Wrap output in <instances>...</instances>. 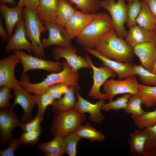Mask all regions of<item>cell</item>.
I'll return each instance as SVG.
<instances>
[{
  "mask_svg": "<svg viewBox=\"0 0 156 156\" xmlns=\"http://www.w3.org/2000/svg\"><path fill=\"white\" fill-rule=\"evenodd\" d=\"M54 113L50 131L54 136L65 137L74 133L86 119L85 114L79 112L74 108Z\"/></svg>",
  "mask_w": 156,
  "mask_h": 156,
  "instance_id": "4",
  "label": "cell"
},
{
  "mask_svg": "<svg viewBox=\"0 0 156 156\" xmlns=\"http://www.w3.org/2000/svg\"><path fill=\"white\" fill-rule=\"evenodd\" d=\"M12 88L7 86H0V108L11 107L10 104L11 98V92Z\"/></svg>",
  "mask_w": 156,
  "mask_h": 156,
  "instance_id": "42",
  "label": "cell"
},
{
  "mask_svg": "<svg viewBox=\"0 0 156 156\" xmlns=\"http://www.w3.org/2000/svg\"><path fill=\"white\" fill-rule=\"evenodd\" d=\"M77 50L73 46L68 48L60 47L55 48L52 50L53 58L58 60L64 58L71 68L75 71H77L82 68L91 69L90 65L85 58L77 54Z\"/></svg>",
  "mask_w": 156,
  "mask_h": 156,
  "instance_id": "14",
  "label": "cell"
},
{
  "mask_svg": "<svg viewBox=\"0 0 156 156\" xmlns=\"http://www.w3.org/2000/svg\"><path fill=\"white\" fill-rule=\"evenodd\" d=\"M27 36L25 20L22 18L17 24L13 34L9 38L5 48V51L25 50L31 53L32 52V44Z\"/></svg>",
  "mask_w": 156,
  "mask_h": 156,
  "instance_id": "15",
  "label": "cell"
},
{
  "mask_svg": "<svg viewBox=\"0 0 156 156\" xmlns=\"http://www.w3.org/2000/svg\"><path fill=\"white\" fill-rule=\"evenodd\" d=\"M12 88L14 91L15 97L11 108L14 109L15 106L19 105L24 112L21 121L23 123L27 122L32 119V112L36 104L32 95L24 89L17 80L13 84Z\"/></svg>",
  "mask_w": 156,
  "mask_h": 156,
  "instance_id": "10",
  "label": "cell"
},
{
  "mask_svg": "<svg viewBox=\"0 0 156 156\" xmlns=\"http://www.w3.org/2000/svg\"><path fill=\"white\" fill-rule=\"evenodd\" d=\"M79 89L80 87L70 86L63 97L54 101L52 105V111H64L74 108L76 102L75 93Z\"/></svg>",
  "mask_w": 156,
  "mask_h": 156,
  "instance_id": "25",
  "label": "cell"
},
{
  "mask_svg": "<svg viewBox=\"0 0 156 156\" xmlns=\"http://www.w3.org/2000/svg\"><path fill=\"white\" fill-rule=\"evenodd\" d=\"M84 58L90 65L93 72V84L89 91V96L94 99L106 100L105 93L100 91V88L108 78L115 77L116 74L105 66L100 67L95 66L88 55H85Z\"/></svg>",
  "mask_w": 156,
  "mask_h": 156,
  "instance_id": "9",
  "label": "cell"
},
{
  "mask_svg": "<svg viewBox=\"0 0 156 156\" xmlns=\"http://www.w3.org/2000/svg\"><path fill=\"white\" fill-rule=\"evenodd\" d=\"M33 98L38 106L37 113L44 116L47 107L52 105L55 99L46 91L43 93L32 95Z\"/></svg>",
  "mask_w": 156,
  "mask_h": 156,
  "instance_id": "33",
  "label": "cell"
},
{
  "mask_svg": "<svg viewBox=\"0 0 156 156\" xmlns=\"http://www.w3.org/2000/svg\"><path fill=\"white\" fill-rule=\"evenodd\" d=\"M42 23L49 32L47 38H44L42 41L44 49L53 45H58L63 48L73 46L71 43L72 39L65 28L55 23L45 22Z\"/></svg>",
  "mask_w": 156,
  "mask_h": 156,
  "instance_id": "12",
  "label": "cell"
},
{
  "mask_svg": "<svg viewBox=\"0 0 156 156\" xmlns=\"http://www.w3.org/2000/svg\"><path fill=\"white\" fill-rule=\"evenodd\" d=\"M138 94L142 104L146 108L152 107L156 105V86L146 85L139 83Z\"/></svg>",
  "mask_w": 156,
  "mask_h": 156,
  "instance_id": "28",
  "label": "cell"
},
{
  "mask_svg": "<svg viewBox=\"0 0 156 156\" xmlns=\"http://www.w3.org/2000/svg\"><path fill=\"white\" fill-rule=\"evenodd\" d=\"M0 36L4 41H6L9 38L7 31H6L3 26L2 18L0 19Z\"/></svg>",
  "mask_w": 156,
  "mask_h": 156,
  "instance_id": "46",
  "label": "cell"
},
{
  "mask_svg": "<svg viewBox=\"0 0 156 156\" xmlns=\"http://www.w3.org/2000/svg\"><path fill=\"white\" fill-rule=\"evenodd\" d=\"M125 0L127 1L129 3L134 1H137V0Z\"/></svg>",
  "mask_w": 156,
  "mask_h": 156,
  "instance_id": "52",
  "label": "cell"
},
{
  "mask_svg": "<svg viewBox=\"0 0 156 156\" xmlns=\"http://www.w3.org/2000/svg\"><path fill=\"white\" fill-rule=\"evenodd\" d=\"M96 13L86 14L80 11L76 10L65 27L72 39L77 37L87 25L94 18Z\"/></svg>",
  "mask_w": 156,
  "mask_h": 156,
  "instance_id": "19",
  "label": "cell"
},
{
  "mask_svg": "<svg viewBox=\"0 0 156 156\" xmlns=\"http://www.w3.org/2000/svg\"><path fill=\"white\" fill-rule=\"evenodd\" d=\"M8 145L6 148L0 150V156H14L15 151L21 146L19 138H13Z\"/></svg>",
  "mask_w": 156,
  "mask_h": 156,
  "instance_id": "43",
  "label": "cell"
},
{
  "mask_svg": "<svg viewBox=\"0 0 156 156\" xmlns=\"http://www.w3.org/2000/svg\"><path fill=\"white\" fill-rule=\"evenodd\" d=\"M77 98L74 108L78 111L83 114L88 113L90 121L100 123L104 119V117L101 113L103 105L105 103V100L100 99L95 103H92L86 100L76 91Z\"/></svg>",
  "mask_w": 156,
  "mask_h": 156,
  "instance_id": "16",
  "label": "cell"
},
{
  "mask_svg": "<svg viewBox=\"0 0 156 156\" xmlns=\"http://www.w3.org/2000/svg\"><path fill=\"white\" fill-rule=\"evenodd\" d=\"M20 62L18 57L13 54L0 60V86H7L12 88L17 80L15 75V67Z\"/></svg>",
  "mask_w": 156,
  "mask_h": 156,
  "instance_id": "17",
  "label": "cell"
},
{
  "mask_svg": "<svg viewBox=\"0 0 156 156\" xmlns=\"http://www.w3.org/2000/svg\"><path fill=\"white\" fill-rule=\"evenodd\" d=\"M24 9L23 7L17 5L14 7L10 8L4 3H1L0 11L5 20L9 38L12 36L17 24L22 19Z\"/></svg>",
  "mask_w": 156,
  "mask_h": 156,
  "instance_id": "20",
  "label": "cell"
},
{
  "mask_svg": "<svg viewBox=\"0 0 156 156\" xmlns=\"http://www.w3.org/2000/svg\"><path fill=\"white\" fill-rule=\"evenodd\" d=\"M156 19V0H144Z\"/></svg>",
  "mask_w": 156,
  "mask_h": 156,
  "instance_id": "45",
  "label": "cell"
},
{
  "mask_svg": "<svg viewBox=\"0 0 156 156\" xmlns=\"http://www.w3.org/2000/svg\"><path fill=\"white\" fill-rule=\"evenodd\" d=\"M122 38L118 36L113 28L100 39L94 49L109 58L130 62L133 58V49Z\"/></svg>",
  "mask_w": 156,
  "mask_h": 156,
  "instance_id": "2",
  "label": "cell"
},
{
  "mask_svg": "<svg viewBox=\"0 0 156 156\" xmlns=\"http://www.w3.org/2000/svg\"><path fill=\"white\" fill-rule=\"evenodd\" d=\"M42 131H24L18 138L21 146H28L35 144L38 142Z\"/></svg>",
  "mask_w": 156,
  "mask_h": 156,
  "instance_id": "38",
  "label": "cell"
},
{
  "mask_svg": "<svg viewBox=\"0 0 156 156\" xmlns=\"http://www.w3.org/2000/svg\"><path fill=\"white\" fill-rule=\"evenodd\" d=\"M151 72L156 74V59L154 63Z\"/></svg>",
  "mask_w": 156,
  "mask_h": 156,
  "instance_id": "49",
  "label": "cell"
},
{
  "mask_svg": "<svg viewBox=\"0 0 156 156\" xmlns=\"http://www.w3.org/2000/svg\"><path fill=\"white\" fill-rule=\"evenodd\" d=\"M81 139L75 133L64 137L65 153L69 156H76L77 145Z\"/></svg>",
  "mask_w": 156,
  "mask_h": 156,
  "instance_id": "37",
  "label": "cell"
},
{
  "mask_svg": "<svg viewBox=\"0 0 156 156\" xmlns=\"http://www.w3.org/2000/svg\"><path fill=\"white\" fill-rule=\"evenodd\" d=\"M74 4L76 8L85 13L94 14L100 9L99 0H66Z\"/></svg>",
  "mask_w": 156,
  "mask_h": 156,
  "instance_id": "31",
  "label": "cell"
},
{
  "mask_svg": "<svg viewBox=\"0 0 156 156\" xmlns=\"http://www.w3.org/2000/svg\"><path fill=\"white\" fill-rule=\"evenodd\" d=\"M138 129H143L156 125V109L151 112H146L140 117L133 119Z\"/></svg>",
  "mask_w": 156,
  "mask_h": 156,
  "instance_id": "35",
  "label": "cell"
},
{
  "mask_svg": "<svg viewBox=\"0 0 156 156\" xmlns=\"http://www.w3.org/2000/svg\"><path fill=\"white\" fill-rule=\"evenodd\" d=\"M144 156H156V150L145 151Z\"/></svg>",
  "mask_w": 156,
  "mask_h": 156,
  "instance_id": "47",
  "label": "cell"
},
{
  "mask_svg": "<svg viewBox=\"0 0 156 156\" xmlns=\"http://www.w3.org/2000/svg\"><path fill=\"white\" fill-rule=\"evenodd\" d=\"M38 147L46 156H61L65 153L64 137L55 135L51 141L42 143Z\"/></svg>",
  "mask_w": 156,
  "mask_h": 156,
  "instance_id": "23",
  "label": "cell"
},
{
  "mask_svg": "<svg viewBox=\"0 0 156 156\" xmlns=\"http://www.w3.org/2000/svg\"><path fill=\"white\" fill-rule=\"evenodd\" d=\"M144 129L147 136L145 145V151L156 150V125Z\"/></svg>",
  "mask_w": 156,
  "mask_h": 156,
  "instance_id": "40",
  "label": "cell"
},
{
  "mask_svg": "<svg viewBox=\"0 0 156 156\" xmlns=\"http://www.w3.org/2000/svg\"><path fill=\"white\" fill-rule=\"evenodd\" d=\"M83 49L100 60L104 66L115 72L119 79H122L136 76L134 72L133 65L130 62L117 61L108 58L95 49L83 48Z\"/></svg>",
  "mask_w": 156,
  "mask_h": 156,
  "instance_id": "13",
  "label": "cell"
},
{
  "mask_svg": "<svg viewBox=\"0 0 156 156\" xmlns=\"http://www.w3.org/2000/svg\"><path fill=\"white\" fill-rule=\"evenodd\" d=\"M134 53L139 58L141 65L151 72L156 59V41L154 39L135 46Z\"/></svg>",
  "mask_w": 156,
  "mask_h": 156,
  "instance_id": "18",
  "label": "cell"
},
{
  "mask_svg": "<svg viewBox=\"0 0 156 156\" xmlns=\"http://www.w3.org/2000/svg\"><path fill=\"white\" fill-rule=\"evenodd\" d=\"M142 2L137 0L126 5L127 21L126 23L130 27L136 24V20L141 11Z\"/></svg>",
  "mask_w": 156,
  "mask_h": 156,
  "instance_id": "34",
  "label": "cell"
},
{
  "mask_svg": "<svg viewBox=\"0 0 156 156\" xmlns=\"http://www.w3.org/2000/svg\"><path fill=\"white\" fill-rule=\"evenodd\" d=\"M74 133L81 139H88L91 141L101 142L105 138L101 132L96 130L88 122L85 125H81Z\"/></svg>",
  "mask_w": 156,
  "mask_h": 156,
  "instance_id": "29",
  "label": "cell"
},
{
  "mask_svg": "<svg viewBox=\"0 0 156 156\" xmlns=\"http://www.w3.org/2000/svg\"><path fill=\"white\" fill-rule=\"evenodd\" d=\"M132 95L129 94H124L114 100H112L103 105L101 109L105 111L113 110L118 111L124 109L127 105L129 100Z\"/></svg>",
  "mask_w": 156,
  "mask_h": 156,
  "instance_id": "36",
  "label": "cell"
},
{
  "mask_svg": "<svg viewBox=\"0 0 156 156\" xmlns=\"http://www.w3.org/2000/svg\"><path fill=\"white\" fill-rule=\"evenodd\" d=\"M76 10L66 0H59L55 11V23L65 28Z\"/></svg>",
  "mask_w": 156,
  "mask_h": 156,
  "instance_id": "26",
  "label": "cell"
},
{
  "mask_svg": "<svg viewBox=\"0 0 156 156\" xmlns=\"http://www.w3.org/2000/svg\"><path fill=\"white\" fill-rule=\"evenodd\" d=\"M39 0H24L25 8L36 10L38 7Z\"/></svg>",
  "mask_w": 156,
  "mask_h": 156,
  "instance_id": "44",
  "label": "cell"
},
{
  "mask_svg": "<svg viewBox=\"0 0 156 156\" xmlns=\"http://www.w3.org/2000/svg\"><path fill=\"white\" fill-rule=\"evenodd\" d=\"M17 5L20 7L24 6V0H19Z\"/></svg>",
  "mask_w": 156,
  "mask_h": 156,
  "instance_id": "50",
  "label": "cell"
},
{
  "mask_svg": "<svg viewBox=\"0 0 156 156\" xmlns=\"http://www.w3.org/2000/svg\"><path fill=\"white\" fill-rule=\"evenodd\" d=\"M125 40L133 48L137 45L150 41L154 38L153 31L144 28L137 24L129 27Z\"/></svg>",
  "mask_w": 156,
  "mask_h": 156,
  "instance_id": "21",
  "label": "cell"
},
{
  "mask_svg": "<svg viewBox=\"0 0 156 156\" xmlns=\"http://www.w3.org/2000/svg\"><path fill=\"white\" fill-rule=\"evenodd\" d=\"M136 24L147 29L153 31L156 27V19L144 1L140 12L136 20Z\"/></svg>",
  "mask_w": 156,
  "mask_h": 156,
  "instance_id": "27",
  "label": "cell"
},
{
  "mask_svg": "<svg viewBox=\"0 0 156 156\" xmlns=\"http://www.w3.org/2000/svg\"><path fill=\"white\" fill-rule=\"evenodd\" d=\"M142 104L141 100L138 94L132 95L124 109V112L130 114L133 119L138 118L146 112L142 109Z\"/></svg>",
  "mask_w": 156,
  "mask_h": 156,
  "instance_id": "30",
  "label": "cell"
},
{
  "mask_svg": "<svg viewBox=\"0 0 156 156\" xmlns=\"http://www.w3.org/2000/svg\"><path fill=\"white\" fill-rule=\"evenodd\" d=\"M69 86L64 83H58L50 87L46 91L55 99H59L67 91Z\"/></svg>",
  "mask_w": 156,
  "mask_h": 156,
  "instance_id": "41",
  "label": "cell"
},
{
  "mask_svg": "<svg viewBox=\"0 0 156 156\" xmlns=\"http://www.w3.org/2000/svg\"><path fill=\"white\" fill-rule=\"evenodd\" d=\"M146 139V135L144 129H135L131 133L127 140L131 154L135 156H143Z\"/></svg>",
  "mask_w": 156,
  "mask_h": 156,
  "instance_id": "22",
  "label": "cell"
},
{
  "mask_svg": "<svg viewBox=\"0 0 156 156\" xmlns=\"http://www.w3.org/2000/svg\"><path fill=\"white\" fill-rule=\"evenodd\" d=\"M23 14L26 30L31 41L32 52L37 57L42 59L45 54L40 37L42 33L47 31V29L38 17L36 10L25 8Z\"/></svg>",
  "mask_w": 156,
  "mask_h": 156,
  "instance_id": "5",
  "label": "cell"
},
{
  "mask_svg": "<svg viewBox=\"0 0 156 156\" xmlns=\"http://www.w3.org/2000/svg\"><path fill=\"white\" fill-rule=\"evenodd\" d=\"M62 70L57 73H52L47 75L42 81L36 83L29 81V76L25 74L21 76L20 84L29 93L39 94L46 92L51 86L63 83L69 86L79 87L78 84L79 75L73 70L66 60L62 62Z\"/></svg>",
  "mask_w": 156,
  "mask_h": 156,
  "instance_id": "1",
  "label": "cell"
},
{
  "mask_svg": "<svg viewBox=\"0 0 156 156\" xmlns=\"http://www.w3.org/2000/svg\"><path fill=\"white\" fill-rule=\"evenodd\" d=\"M139 84L135 76L119 80H107L103 85L106 100L112 101L116 96L120 94H137Z\"/></svg>",
  "mask_w": 156,
  "mask_h": 156,
  "instance_id": "7",
  "label": "cell"
},
{
  "mask_svg": "<svg viewBox=\"0 0 156 156\" xmlns=\"http://www.w3.org/2000/svg\"><path fill=\"white\" fill-rule=\"evenodd\" d=\"M59 0H39L36 11L42 22L55 23V11Z\"/></svg>",
  "mask_w": 156,
  "mask_h": 156,
  "instance_id": "24",
  "label": "cell"
},
{
  "mask_svg": "<svg viewBox=\"0 0 156 156\" xmlns=\"http://www.w3.org/2000/svg\"><path fill=\"white\" fill-rule=\"evenodd\" d=\"M21 121L19 120L13 109L10 108H0V142L1 145H8L13 138V130L20 127Z\"/></svg>",
  "mask_w": 156,
  "mask_h": 156,
  "instance_id": "11",
  "label": "cell"
},
{
  "mask_svg": "<svg viewBox=\"0 0 156 156\" xmlns=\"http://www.w3.org/2000/svg\"><path fill=\"white\" fill-rule=\"evenodd\" d=\"M125 0H103L100 1L99 5L106 10L110 14L113 27L117 35L125 37L127 31L125 27L126 23L127 16Z\"/></svg>",
  "mask_w": 156,
  "mask_h": 156,
  "instance_id": "6",
  "label": "cell"
},
{
  "mask_svg": "<svg viewBox=\"0 0 156 156\" xmlns=\"http://www.w3.org/2000/svg\"><path fill=\"white\" fill-rule=\"evenodd\" d=\"M133 69L136 75H138L143 84L156 86V74L148 70L142 65H133Z\"/></svg>",
  "mask_w": 156,
  "mask_h": 156,
  "instance_id": "32",
  "label": "cell"
},
{
  "mask_svg": "<svg viewBox=\"0 0 156 156\" xmlns=\"http://www.w3.org/2000/svg\"><path fill=\"white\" fill-rule=\"evenodd\" d=\"M13 54L18 57L20 62L22 64L23 69L21 76L26 74L28 71L32 70H42L57 73L62 69V63L59 62L43 60L25 53L21 50L13 51Z\"/></svg>",
  "mask_w": 156,
  "mask_h": 156,
  "instance_id": "8",
  "label": "cell"
},
{
  "mask_svg": "<svg viewBox=\"0 0 156 156\" xmlns=\"http://www.w3.org/2000/svg\"><path fill=\"white\" fill-rule=\"evenodd\" d=\"M113 28L112 19L109 15L105 12L96 13L94 18L77 38V42L83 48L94 49L100 39Z\"/></svg>",
  "mask_w": 156,
  "mask_h": 156,
  "instance_id": "3",
  "label": "cell"
},
{
  "mask_svg": "<svg viewBox=\"0 0 156 156\" xmlns=\"http://www.w3.org/2000/svg\"><path fill=\"white\" fill-rule=\"evenodd\" d=\"M153 32L154 34V39L156 41V27Z\"/></svg>",
  "mask_w": 156,
  "mask_h": 156,
  "instance_id": "51",
  "label": "cell"
},
{
  "mask_svg": "<svg viewBox=\"0 0 156 156\" xmlns=\"http://www.w3.org/2000/svg\"><path fill=\"white\" fill-rule=\"evenodd\" d=\"M1 3H7L11 6H14L16 4V2L14 0H0Z\"/></svg>",
  "mask_w": 156,
  "mask_h": 156,
  "instance_id": "48",
  "label": "cell"
},
{
  "mask_svg": "<svg viewBox=\"0 0 156 156\" xmlns=\"http://www.w3.org/2000/svg\"><path fill=\"white\" fill-rule=\"evenodd\" d=\"M43 118L44 116L37 113L35 118L29 121L26 123L21 122L19 127L25 132L43 130L40 123Z\"/></svg>",
  "mask_w": 156,
  "mask_h": 156,
  "instance_id": "39",
  "label": "cell"
}]
</instances>
